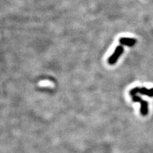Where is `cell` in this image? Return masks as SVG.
I'll return each instance as SVG.
<instances>
[{"mask_svg":"<svg viewBox=\"0 0 153 153\" xmlns=\"http://www.w3.org/2000/svg\"><path fill=\"white\" fill-rule=\"evenodd\" d=\"M133 100L134 101V102H140L141 104V109H140V112L141 114H142V115L145 116L147 114V102H145V101H143L139 97H137V96H133Z\"/></svg>","mask_w":153,"mask_h":153,"instance_id":"cell-3","label":"cell"},{"mask_svg":"<svg viewBox=\"0 0 153 153\" xmlns=\"http://www.w3.org/2000/svg\"><path fill=\"white\" fill-rule=\"evenodd\" d=\"M137 93H140L142 94L147 95L149 97H153V88L150 89V90H147L145 87H142V88L135 87V88L131 90L130 92V94L132 96H135Z\"/></svg>","mask_w":153,"mask_h":153,"instance_id":"cell-1","label":"cell"},{"mask_svg":"<svg viewBox=\"0 0 153 153\" xmlns=\"http://www.w3.org/2000/svg\"><path fill=\"white\" fill-rule=\"evenodd\" d=\"M123 52V48L121 45H118V46H117L116 48L115 51H114V53H113V54L111 55L110 58H109V63L111 64V65H114V64H115L119 57L121 55Z\"/></svg>","mask_w":153,"mask_h":153,"instance_id":"cell-2","label":"cell"},{"mask_svg":"<svg viewBox=\"0 0 153 153\" xmlns=\"http://www.w3.org/2000/svg\"><path fill=\"white\" fill-rule=\"evenodd\" d=\"M119 42L121 45H128V46H133L137 43V41L134 38H121L119 39Z\"/></svg>","mask_w":153,"mask_h":153,"instance_id":"cell-4","label":"cell"}]
</instances>
